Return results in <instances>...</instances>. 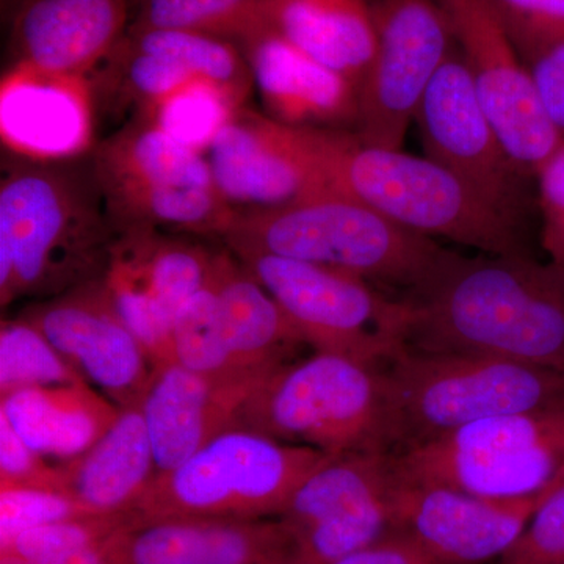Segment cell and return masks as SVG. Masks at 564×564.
<instances>
[{
  "label": "cell",
  "mask_w": 564,
  "mask_h": 564,
  "mask_svg": "<svg viewBox=\"0 0 564 564\" xmlns=\"http://www.w3.org/2000/svg\"><path fill=\"white\" fill-rule=\"evenodd\" d=\"M174 362L192 372L226 383L259 384L267 377H252L234 362L210 280L181 307L173 325Z\"/></svg>",
  "instance_id": "29"
},
{
  "label": "cell",
  "mask_w": 564,
  "mask_h": 564,
  "mask_svg": "<svg viewBox=\"0 0 564 564\" xmlns=\"http://www.w3.org/2000/svg\"><path fill=\"white\" fill-rule=\"evenodd\" d=\"M93 516L68 494L36 488H0V545L36 527Z\"/></svg>",
  "instance_id": "33"
},
{
  "label": "cell",
  "mask_w": 564,
  "mask_h": 564,
  "mask_svg": "<svg viewBox=\"0 0 564 564\" xmlns=\"http://www.w3.org/2000/svg\"><path fill=\"white\" fill-rule=\"evenodd\" d=\"M318 352L380 366L408 347L410 310L369 281L314 263L262 252L236 254Z\"/></svg>",
  "instance_id": "10"
},
{
  "label": "cell",
  "mask_w": 564,
  "mask_h": 564,
  "mask_svg": "<svg viewBox=\"0 0 564 564\" xmlns=\"http://www.w3.org/2000/svg\"><path fill=\"white\" fill-rule=\"evenodd\" d=\"M212 284L223 333L234 362L252 377H267L289 362L303 344L276 300L228 247L215 254Z\"/></svg>",
  "instance_id": "23"
},
{
  "label": "cell",
  "mask_w": 564,
  "mask_h": 564,
  "mask_svg": "<svg viewBox=\"0 0 564 564\" xmlns=\"http://www.w3.org/2000/svg\"><path fill=\"white\" fill-rule=\"evenodd\" d=\"M499 564H564V485L538 508Z\"/></svg>",
  "instance_id": "35"
},
{
  "label": "cell",
  "mask_w": 564,
  "mask_h": 564,
  "mask_svg": "<svg viewBox=\"0 0 564 564\" xmlns=\"http://www.w3.org/2000/svg\"><path fill=\"white\" fill-rule=\"evenodd\" d=\"M404 484L489 499H522L564 485V403L485 419L391 454Z\"/></svg>",
  "instance_id": "9"
},
{
  "label": "cell",
  "mask_w": 564,
  "mask_h": 564,
  "mask_svg": "<svg viewBox=\"0 0 564 564\" xmlns=\"http://www.w3.org/2000/svg\"><path fill=\"white\" fill-rule=\"evenodd\" d=\"M333 455L231 426L169 473L128 511L132 525L170 519L256 521L284 513L293 494Z\"/></svg>",
  "instance_id": "5"
},
{
  "label": "cell",
  "mask_w": 564,
  "mask_h": 564,
  "mask_svg": "<svg viewBox=\"0 0 564 564\" xmlns=\"http://www.w3.org/2000/svg\"><path fill=\"white\" fill-rule=\"evenodd\" d=\"M120 564H269L295 551L281 519H170L122 527Z\"/></svg>",
  "instance_id": "22"
},
{
  "label": "cell",
  "mask_w": 564,
  "mask_h": 564,
  "mask_svg": "<svg viewBox=\"0 0 564 564\" xmlns=\"http://www.w3.org/2000/svg\"><path fill=\"white\" fill-rule=\"evenodd\" d=\"M234 210L270 209L334 191L310 128H292L242 107L206 152Z\"/></svg>",
  "instance_id": "15"
},
{
  "label": "cell",
  "mask_w": 564,
  "mask_h": 564,
  "mask_svg": "<svg viewBox=\"0 0 564 564\" xmlns=\"http://www.w3.org/2000/svg\"><path fill=\"white\" fill-rule=\"evenodd\" d=\"M95 93L85 76L13 63L0 82V140L14 159L69 162L96 144Z\"/></svg>",
  "instance_id": "18"
},
{
  "label": "cell",
  "mask_w": 564,
  "mask_h": 564,
  "mask_svg": "<svg viewBox=\"0 0 564 564\" xmlns=\"http://www.w3.org/2000/svg\"><path fill=\"white\" fill-rule=\"evenodd\" d=\"M375 54L359 87L356 133L370 147L402 150L415 111L437 70L456 50L440 0H367Z\"/></svg>",
  "instance_id": "11"
},
{
  "label": "cell",
  "mask_w": 564,
  "mask_h": 564,
  "mask_svg": "<svg viewBox=\"0 0 564 564\" xmlns=\"http://www.w3.org/2000/svg\"><path fill=\"white\" fill-rule=\"evenodd\" d=\"M245 107L231 91L206 79H192L135 115L177 143L206 155L223 128Z\"/></svg>",
  "instance_id": "28"
},
{
  "label": "cell",
  "mask_w": 564,
  "mask_h": 564,
  "mask_svg": "<svg viewBox=\"0 0 564 564\" xmlns=\"http://www.w3.org/2000/svg\"><path fill=\"white\" fill-rule=\"evenodd\" d=\"M545 117L564 140V36L521 55Z\"/></svg>",
  "instance_id": "38"
},
{
  "label": "cell",
  "mask_w": 564,
  "mask_h": 564,
  "mask_svg": "<svg viewBox=\"0 0 564 564\" xmlns=\"http://www.w3.org/2000/svg\"><path fill=\"white\" fill-rule=\"evenodd\" d=\"M534 182L541 215V245L549 262L564 273V144L541 166Z\"/></svg>",
  "instance_id": "37"
},
{
  "label": "cell",
  "mask_w": 564,
  "mask_h": 564,
  "mask_svg": "<svg viewBox=\"0 0 564 564\" xmlns=\"http://www.w3.org/2000/svg\"><path fill=\"white\" fill-rule=\"evenodd\" d=\"M408 345L489 356L564 375V273L529 252L445 251L404 300Z\"/></svg>",
  "instance_id": "1"
},
{
  "label": "cell",
  "mask_w": 564,
  "mask_h": 564,
  "mask_svg": "<svg viewBox=\"0 0 564 564\" xmlns=\"http://www.w3.org/2000/svg\"><path fill=\"white\" fill-rule=\"evenodd\" d=\"M269 0H137L133 29H176L242 43L267 22Z\"/></svg>",
  "instance_id": "30"
},
{
  "label": "cell",
  "mask_w": 564,
  "mask_h": 564,
  "mask_svg": "<svg viewBox=\"0 0 564 564\" xmlns=\"http://www.w3.org/2000/svg\"><path fill=\"white\" fill-rule=\"evenodd\" d=\"M332 564H445L402 530H393L377 543Z\"/></svg>",
  "instance_id": "39"
},
{
  "label": "cell",
  "mask_w": 564,
  "mask_h": 564,
  "mask_svg": "<svg viewBox=\"0 0 564 564\" xmlns=\"http://www.w3.org/2000/svg\"><path fill=\"white\" fill-rule=\"evenodd\" d=\"M115 228L91 154L17 159L0 182V304L54 299L104 276Z\"/></svg>",
  "instance_id": "2"
},
{
  "label": "cell",
  "mask_w": 564,
  "mask_h": 564,
  "mask_svg": "<svg viewBox=\"0 0 564 564\" xmlns=\"http://www.w3.org/2000/svg\"><path fill=\"white\" fill-rule=\"evenodd\" d=\"M259 384L210 380L174 361L155 366L139 402L155 475L173 470L236 425L240 408Z\"/></svg>",
  "instance_id": "20"
},
{
  "label": "cell",
  "mask_w": 564,
  "mask_h": 564,
  "mask_svg": "<svg viewBox=\"0 0 564 564\" xmlns=\"http://www.w3.org/2000/svg\"><path fill=\"white\" fill-rule=\"evenodd\" d=\"M519 55L564 36V0H488Z\"/></svg>",
  "instance_id": "34"
},
{
  "label": "cell",
  "mask_w": 564,
  "mask_h": 564,
  "mask_svg": "<svg viewBox=\"0 0 564 564\" xmlns=\"http://www.w3.org/2000/svg\"><path fill=\"white\" fill-rule=\"evenodd\" d=\"M393 488L389 452L332 456L303 481L278 519L304 562L332 564L393 532Z\"/></svg>",
  "instance_id": "12"
},
{
  "label": "cell",
  "mask_w": 564,
  "mask_h": 564,
  "mask_svg": "<svg viewBox=\"0 0 564 564\" xmlns=\"http://www.w3.org/2000/svg\"><path fill=\"white\" fill-rule=\"evenodd\" d=\"M80 375L28 318L0 325V397L24 389L82 384Z\"/></svg>",
  "instance_id": "31"
},
{
  "label": "cell",
  "mask_w": 564,
  "mask_h": 564,
  "mask_svg": "<svg viewBox=\"0 0 564 564\" xmlns=\"http://www.w3.org/2000/svg\"><path fill=\"white\" fill-rule=\"evenodd\" d=\"M269 564H307V563L304 562L302 556L296 554V552H292V554L282 556V558H280V560H274V562L269 563Z\"/></svg>",
  "instance_id": "41"
},
{
  "label": "cell",
  "mask_w": 564,
  "mask_h": 564,
  "mask_svg": "<svg viewBox=\"0 0 564 564\" xmlns=\"http://www.w3.org/2000/svg\"><path fill=\"white\" fill-rule=\"evenodd\" d=\"M265 113L292 128L356 132L359 87L269 24L240 43Z\"/></svg>",
  "instance_id": "19"
},
{
  "label": "cell",
  "mask_w": 564,
  "mask_h": 564,
  "mask_svg": "<svg viewBox=\"0 0 564 564\" xmlns=\"http://www.w3.org/2000/svg\"><path fill=\"white\" fill-rule=\"evenodd\" d=\"M464 63L505 150L525 176L536 177L564 140L547 120L529 70L488 0H440Z\"/></svg>",
  "instance_id": "14"
},
{
  "label": "cell",
  "mask_w": 564,
  "mask_h": 564,
  "mask_svg": "<svg viewBox=\"0 0 564 564\" xmlns=\"http://www.w3.org/2000/svg\"><path fill=\"white\" fill-rule=\"evenodd\" d=\"M36 488L63 491L62 466L33 451L0 415V488Z\"/></svg>",
  "instance_id": "36"
},
{
  "label": "cell",
  "mask_w": 564,
  "mask_h": 564,
  "mask_svg": "<svg viewBox=\"0 0 564 564\" xmlns=\"http://www.w3.org/2000/svg\"><path fill=\"white\" fill-rule=\"evenodd\" d=\"M414 124L426 158L441 163L505 214L525 223L536 206L530 184L505 150L458 46L426 88Z\"/></svg>",
  "instance_id": "13"
},
{
  "label": "cell",
  "mask_w": 564,
  "mask_h": 564,
  "mask_svg": "<svg viewBox=\"0 0 564 564\" xmlns=\"http://www.w3.org/2000/svg\"><path fill=\"white\" fill-rule=\"evenodd\" d=\"M562 486L522 499H489L395 477L393 530L411 534L445 564L492 562L518 543L538 508Z\"/></svg>",
  "instance_id": "17"
},
{
  "label": "cell",
  "mask_w": 564,
  "mask_h": 564,
  "mask_svg": "<svg viewBox=\"0 0 564 564\" xmlns=\"http://www.w3.org/2000/svg\"><path fill=\"white\" fill-rule=\"evenodd\" d=\"M126 39L140 50L177 63L193 77L215 82L243 104L254 87L247 58L231 40L176 29L133 28L128 29Z\"/></svg>",
  "instance_id": "27"
},
{
  "label": "cell",
  "mask_w": 564,
  "mask_h": 564,
  "mask_svg": "<svg viewBox=\"0 0 564 564\" xmlns=\"http://www.w3.org/2000/svg\"><path fill=\"white\" fill-rule=\"evenodd\" d=\"M265 18L285 40L361 87L377 46L367 0H269Z\"/></svg>",
  "instance_id": "26"
},
{
  "label": "cell",
  "mask_w": 564,
  "mask_h": 564,
  "mask_svg": "<svg viewBox=\"0 0 564 564\" xmlns=\"http://www.w3.org/2000/svg\"><path fill=\"white\" fill-rule=\"evenodd\" d=\"M85 383L117 404H139L154 364L115 310L102 278L22 311Z\"/></svg>",
  "instance_id": "16"
},
{
  "label": "cell",
  "mask_w": 564,
  "mask_h": 564,
  "mask_svg": "<svg viewBox=\"0 0 564 564\" xmlns=\"http://www.w3.org/2000/svg\"><path fill=\"white\" fill-rule=\"evenodd\" d=\"M392 444L564 403V375L489 356L404 347L384 372Z\"/></svg>",
  "instance_id": "7"
},
{
  "label": "cell",
  "mask_w": 564,
  "mask_h": 564,
  "mask_svg": "<svg viewBox=\"0 0 564 564\" xmlns=\"http://www.w3.org/2000/svg\"><path fill=\"white\" fill-rule=\"evenodd\" d=\"M234 426L333 456L389 452L384 372L347 356L315 351L274 369L248 397Z\"/></svg>",
  "instance_id": "6"
},
{
  "label": "cell",
  "mask_w": 564,
  "mask_h": 564,
  "mask_svg": "<svg viewBox=\"0 0 564 564\" xmlns=\"http://www.w3.org/2000/svg\"><path fill=\"white\" fill-rule=\"evenodd\" d=\"M334 191L347 193L404 229L485 254H525L516 220L426 155L370 147L355 131L311 129Z\"/></svg>",
  "instance_id": "3"
},
{
  "label": "cell",
  "mask_w": 564,
  "mask_h": 564,
  "mask_svg": "<svg viewBox=\"0 0 564 564\" xmlns=\"http://www.w3.org/2000/svg\"><path fill=\"white\" fill-rule=\"evenodd\" d=\"M62 469L63 491L85 510L128 513L158 474L139 404L121 408L110 429L85 454L62 463Z\"/></svg>",
  "instance_id": "24"
},
{
  "label": "cell",
  "mask_w": 564,
  "mask_h": 564,
  "mask_svg": "<svg viewBox=\"0 0 564 564\" xmlns=\"http://www.w3.org/2000/svg\"><path fill=\"white\" fill-rule=\"evenodd\" d=\"M129 0H29L13 24L14 62L88 77L128 32Z\"/></svg>",
  "instance_id": "21"
},
{
  "label": "cell",
  "mask_w": 564,
  "mask_h": 564,
  "mask_svg": "<svg viewBox=\"0 0 564 564\" xmlns=\"http://www.w3.org/2000/svg\"><path fill=\"white\" fill-rule=\"evenodd\" d=\"M120 408L90 384L24 389L0 397V415L33 451L70 462L88 451L117 421Z\"/></svg>",
  "instance_id": "25"
},
{
  "label": "cell",
  "mask_w": 564,
  "mask_h": 564,
  "mask_svg": "<svg viewBox=\"0 0 564 564\" xmlns=\"http://www.w3.org/2000/svg\"><path fill=\"white\" fill-rule=\"evenodd\" d=\"M223 242L234 254L262 252L410 292L447 251L339 191L270 209L236 210Z\"/></svg>",
  "instance_id": "4"
},
{
  "label": "cell",
  "mask_w": 564,
  "mask_h": 564,
  "mask_svg": "<svg viewBox=\"0 0 564 564\" xmlns=\"http://www.w3.org/2000/svg\"><path fill=\"white\" fill-rule=\"evenodd\" d=\"M120 530L111 533L110 536L104 538L98 543L85 545V547L77 549V551L55 556V558L39 564H120V552H118Z\"/></svg>",
  "instance_id": "40"
},
{
  "label": "cell",
  "mask_w": 564,
  "mask_h": 564,
  "mask_svg": "<svg viewBox=\"0 0 564 564\" xmlns=\"http://www.w3.org/2000/svg\"><path fill=\"white\" fill-rule=\"evenodd\" d=\"M131 522L128 513L93 514L36 527L0 545V564H39L110 536Z\"/></svg>",
  "instance_id": "32"
},
{
  "label": "cell",
  "mask_w": 564,
  "mask_h": 564,
  "mask_svg": "<svg viewBox=\"0 0 564 564\" xmlns=\"http://www.w3.org/2000/svg\"><path fill=\"white\" fill-rule=\"evenodd\" d=\"M91 165L117 229L150 226L223 240L236 215L206 155L140 118L98 141Z\"/></svg>",
  "instance_id": "8"
}]
</instances>
